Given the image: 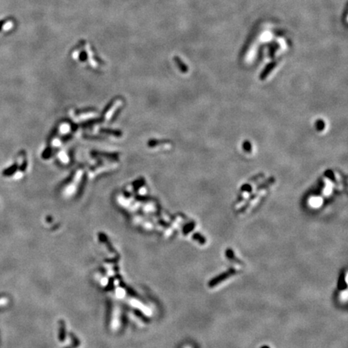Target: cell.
<instances>
[{
  "label": "cell",
  "mask_w": 348,
  "mask_h": 348,
  "mask_svg": "<svg viewBox=\"0 0 348 348\" xmlns=\"http://www.w3.org/2000/svg\"><path fill=\"white\" fill-rule=\"evenodd\" d=\"M174 60H176V62H177V64H178V66H179V67H180V68H181V70H183V71H185V70H187V67H186V66L184 65V63H183L182 61H181V60L178 58V57H174Z\"/></svg>",
  "instance_id": "6da1fadb"
},
{
  "label": "cell",
  "mask_w": 348,
  "mask_h": 348,
  "mask_svg": "<svg viewBox=\"0 0 348 348\" xmlns=\"http://www.w3.org/2000/svg\"><path fill=\"white\" fill-rule=\"evenodd\" d=\"M15 166H14V167H11V169H6L5 171H3V175L4 176L11 175V174L15 171Z\"/></svg>",
  "instance_id": "7a4b0ae2"
}]
</instances>
